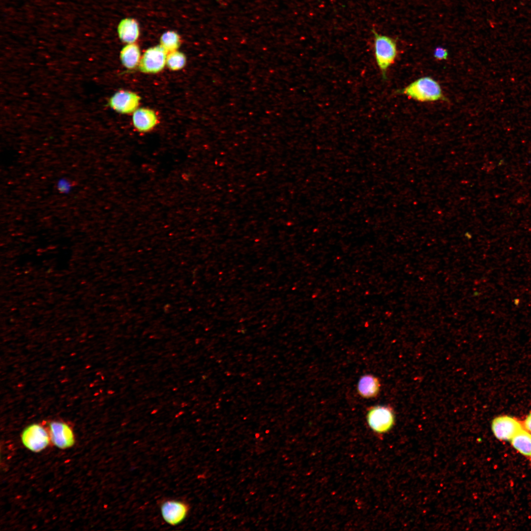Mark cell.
<instances>
[{
	"label": "cell",
	"mask_w": 531,
	"mask_h": 531,
	"mask_svg": "<svg viewBox=\"0 0 531 531\" xmlns=\"http://www.w3.org/2000/svg\"><path fill=\"white\" fill-rule=\"evenodd\" d=\"M396 93L422 102L447 100L440 84L429 76L418 78Z\"/></svg>",
	"instance_id": "1"
},
{
	"label": "cell",
	"mask_w": 531,
	"mask_h": 531,
	"mask_svg": "<svg viewBox=\"0 0 531 531\" xmlns=\"http://www.w3.org/2000/svg\"><path fill=\"white\" fill-rule=\"evenodd\" d=\"M372 32L376 61L382 73L383 79L385 80L387 70L395 62L397 56L396 43L393 39L387 35L380 34L374 30Z\"/></svg>",
	"instance_id": "2"
},
{
	"label": "cell",
	"mask_w": 531,
	"mask_h": 531,
	"mask_svg": "<svg viewBox=\"0 0 531 531\" xmlns=\"http://www.w3.org/2000/svg\"><path fill=\"white\" fill-rule=\"evenodd\" d=\"M366 419L369 426L374 433L383 435L393 427L395 416L392 409L389 407L378 405L368 410Z\"/></svg>",
	"instance_id": "3"
},
{
	"label": "cell",
	"mask_w": 531,
	"mask_h": 531,
	"mask_svg": "<svg viewBox=\"0 0 531 531\" xmlns=\"http://www.w3.org/2000/svg\"><path fill=\"white\" fill-rule=\"evenodd\" d=\"M168 53L158 45L147 49L139 64L140 70L146 73H156L161 71L166 64Z\"/></svg>",
	"instance_id": "4"
},
{
	"label": "cell",
	"mask_w": 531,
	"mask_h": 531,
	"mask_svg": "<svg viewBox=\"0 0 531 531\" xmlns=\"http://www.w3.org/2000/svg\"><path fill=\"white\" fill-rule=\"evenodd\" d=\"M21 440L23 444L29 450L40 452L49 443L50 438L46 431L40 425L33 424L28 426L23 432Z\"/></svg>",
	"instance_id": "5"
},
{
	"label": "cell",
	"mask_w": 531,
	"mask_h": 531,
	"mask_svg": "<svg viewBox=\"0 0 531 531\" xmlns=\"http://www.w3.org/2000/svg\"><path fill=\"white\" fill-rule=\"evenodd\" d=\"M140 101V96L135 92L119 90L109 99V106L116 111L122 114H129L137 109Z\"/></svg>",
	"instance_id": "6"
},
{
	"label": "cell",
	"mask_w": 531,
	"mask_h": 531,
	"mask_svg": "<svg viewBox=\"0 0 531 531\" xmlns=\"http://www.w3.org/2000/svg\"><path fill=\"white\" fill-rule=\"evenodd\" d=\"M522 429L519 421L508 416L495 418L492 422V430L495 437L501 440L508 441Z\"/></svg>",
	"instance_id": "7"
},
{
	"label": "cell",
	"mask_w": 531,
	"mask_h": 531,
	"mask_svg": "<svg viewBox=\"0 0 531 531\" xmlns=\"http://www.w3.org/2000/svg\"><path fill=\"white\" fill-rule=\"evenodd\" d=\"M49 427L50 439L56 446L61 449H66L74 445L75 439L73 432L67 424L55 421L51 422Z\"/></svg>",
	"instance_id": "8"
},
{
	"label": "cell",
	"mask_w": 531,
	"mask_h": 531,
	"mask_svg": "<svg viewBox=\"0 0 531 531\" xmlns=\"http://www.w3.org/2000/svg\"><path fill=\"white\" fill-rule=\"evenodd\" d=\"M161 510L164 520L172 525H176L181 522L185 518L188 507L181 502L168 501L162 504Z\"/></svg>",
	"instance_id": "9"
},
{
	"label": "cell",
	"mask_w": 531,
	"mask_h": 531,
	"mask_svg": "<svg viewBox=\"0 0 531 531\" xmlns=\"http://www.w3.org/2000/svg\"><path fill=\"white\" fill-rule=\"evenodd\" d=\"M132 121L134 127L139 131L148 132L152 129L158 122V118L152 110L141 108L133 112Z\"/></svg>",
	"instance_id": "10"
},
{
	"label": "cell",
	"mask_w": 531,
	"mask_h": 531,
	"mask_svg": "<svg viewBox=\"0 0 531 531\" xmlns=\"http://www.w3.org/2000/svg\"><path fill=\"white\" fill-rule=\"evenodd\" d=\"M118 32L120 39L123 42L133 43L139 35V27L137 22L132 18L122 19L118 27Z\"/></svg>",
	"instance_id": "11"
},
{
	"label": "cell",
	"mask_w": 531,
	"mask_h": 531,
	"mask_svg": "<svg viewBox=\"0 0 531 531\" xmlns=\"http://www.w3.org/2000/svg\"><path fill=\"white\" fill-rule=\"evenodd\" d=\"M357 389L361 397L365 398H373L379 392L380 383L377 377L372 375H365L360 378Z\"/></svg>",
	"instance_id": "12"
},
{
	"label": "cell",
	"mask_w": 531,
	"mask_h": 531,
	"mask_svg": "<svg viewBox=\"0 0 531 531\" xmlns=\"http://www.w3.org/2000/svg\"><path fill=\"white\" fill-rule=\"evenodd\" d=\"M120 58L122 64L128 69L136 67L141 60V53L139 46L133 43L125 46L120 53Z\"/></svg>",
	"instance_id": "13"
},
{
	"label": "cell",
	"mask_w": 531,
	"mask_h": 531,
	"mask_svg": "<svg viewBox=\"0 0 531 531\" xmlns=\"http://www.w3.org/2000/svg\"><path fill=\"white\" fill-rule=\"evenodd\" d=\"M513 446L519 452L526 456L531 455V434L520 430L511 440Z\"/></svg>",
	"instance_id": "14"
},
{
	"label": "cell",
	"mask_w": 531,
	"mask_h": 531,
	"mask_svg": "<svg viewBox=\"0 0 531 531\" xmlns=\"http://www.w3.org/2000/svg\"><path fill=\"white\" fill-rule=\"evenodd\" d=\"M160 46L167 53L177 51L180 45L178 34L174 31L164 32L160 38Z\"/></svg>",
	"instance_id": "15"
},
{
	"label": "cell",
	"mask_w": 531,
	"mask_h": 531,
	"mask_svg": "<svg viewBox=\"0 0 531 531\" xmlns=\"http://www.w3.org/2000/svg\"><path fill=\"white\" fill-rule=\"evenodd\" d=\"M186 63V57L181 52L177 50L168 53L166 64L172 70L177 71L182 69Z\"/></svg>",
	"instance_id": "16"
},
{
	"label": "cell",
	"mask_w": 531,
	"mask_h": 531,
	"mask_svg": "<svg viewBox=\"0 0 531 531\" xmlns=\"http://www.w3.org/2000/svg\"><path fill=\"white\" fill-rule=\"evenodd\" d=\"M448 55V53L447 50L442 47H437L434 52V58L438 60L446 59Z\"/></svg>",
	"instance_id": "17"
},
{
	"label": "cell",
	"mask_w": 531,
	"mask_h": 531,
	"mask_svg": "<svg viewBox=\"0 0 531 531\" xmlns=\"http://www.w3.org/2000/svg\"><path fill=\"white\" fill-rule=\"evenodd\" d=\"M524 425L526 429L531 432V413L526 418L524 422Z\"/></svg>",
	"instance_id": "18"
},
{
	"label": "cell",
	"mask_w": 531,
	"mask_h": 531,
	"mask_svg": "<svg viewBox=\"0 0 531 531\" xmlns=\"http://www.w3.org/2000/svg\"><path fill=\"white\" fill-rule=\"evenodd\" d=\"M519 302H520V300L518 298H516V299H514V304H515L517 306L519 305Z\"/></svg>",
	"instance_id": "19"
}]
</instances>
